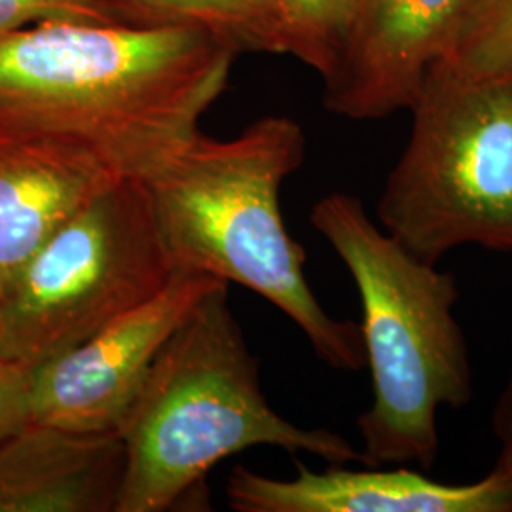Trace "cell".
Listing matches in <instances>:
<instances>
[{
	"label": "cell",
	"mask_w": 512,
	"mask_h": 512,
	"mask_svg": "<svg viewBox=\"0 0 512 512\" xmlns=\"http://www.w3.org/2000/svg\"><path fill=\"white\" fill-rule=\"evenodd\" d=\"M287 33V55L321 78L332 71L348 31L353 0H274Z\"/></svg>",
	"instance_id": "obj_14"
},
{
	"label": "cell",
	"mask_w": 512,
	"mask_h": 512,
	"mask_svg": "<svg viewBox=\"0 0 512 512\" xmlns=\"http://www.w3.org/2000/svg\"><path fill=\"white\" fill-rule=\"evenodd\" d=\"M236 57L184 23L50 21L0 35V143L145 183L200 133Z\"/></svg>",
	"instance_id": "obj_1"
},
{
	"label": "cell",
	"mask_w": 512,
	"mask_h": 512,
	"mask_svg": "<svg viewBox=\"0 0 512 512\" xmlns=\"http://www.w3.org/2000/svg\"><path fill=\"white\" fill-rule=\"evenodd\" d=\"M50 21L154 25L131 0H0V35Z\"/></svg>",
	"instance_id": "obj_15"
},
{
	"label": "cell",
	"mask_w": 512,
	"mask_h": 512,
	"mask_svg": "<svg viewBox=\"0 0 512 512\" xmlns=\"http://www.w3.org/2000/svg\"><path fill=\"white\" fill-rule=\"evenodd\" d=\"M310 222L348 268L363 306L372 403L357 418L361 463L429 471L439 458L440 408L473 399L467 338L454 315L458 281L410 255L355 196L321 198Z\"/></svg>",
	"instance_id": "obj_4"
},
{
	"label": "cell",
	"mask_w": 512,
	"mask_h": 512,
	"mask_svg": "<svg viewBox=\"0 0 512 512\" xmlns=\"http://www.w3.org/2000/svg\"><path fill=\"white\" fill-rule=\"evenodd\" d=\"M306 135L289 116H264L236 137L202 131L147 181L154 219L175 270L238 283L283 311L319 359L365 368L361 325L329 315L311 291L306 253L281 213V186L300 169Z\"/></svg>",
	"instance_id": "obj_2"
},
{
	"label": "cell",
	"mask_w": 512,
	"mask_h": 512,
	"mask_svg": "<svg viewBox=\"0 0 512 512\" xmlns=\"http://www.w3.org/2000/svg\"><path fill=\"white\" fill-rule=\"evenodd\" d=\"M118 435L126 471L116 512L194 505L220 461L256 446L311 454L330 465L361 461L329 429L285 420L260 389L258 363L219 285L165 344Z\"/></svg>",
	"instance_id": "obj_3"
},
{
	"label": "cell",
	"mask_w": 512,
	"mask_h": 512,
	"mask_svg": "<svg viewBox=\"0 0 512 512\" xmlns=\"http://www.w3.org/2000/svg\"><path fill=\"white\" fill-rule=\"evenodd\" d=\"M494 435L499 442V456L495 469L512 478V376L501 391L492 416Z\"/></svg>",
	"instance_id": "obj_17"
},
{
	"label": "cell",
	"mask_w": 512,
	"mask_h": 512,
	"mask_svg": "<svg viewBox=\"0 0 512 512\" xmlns=\"http://www.w3.org/2000/svg\"><path fill=\"white\" fill-rule=\"evenodd\" d=\"M469 0H353L338 59L323 78V107L378 120L414 105L442 61Z\"/></svg>",
	"instance_id": "obj_8"
},
{
	"label": "cell",
	"mask_w": 512,
	"mask_h": 512,
	"mask_svg": "<svg viewBox=\"0 0 512 512\" xmlns=\"http://www.w3.org/2000/svg\"><path fill=\"white\" fill-rule=\"evenodd\" d=\"M222 283L177 270L147 302L31 370L29 421L78 433H118L169 338Z\"/></svg>",
	"instance_id": "obj_7"
},
{
	"label": "cell",
	"mask_w": 512,
	"mask_h": 512,
	"mask_svg": "<svg viewBox=\"0 0 512 512\" xmlns=\"http://www.w3.org/2000/svg\"><path fill=\"white\" fill-rule=\"evenodd\" d=\"M31 370L0 357V442L29 421Z\"/></svg>",
	"instance_id": "obj_16"
},
{
	"label": "cell",
	"mask_w": 512,
	"mask_h": 512,
	"mask_svg": "<svg viewBox=\"0 0 512 512\" xmlns=\"http://www.w3.org/2000/svg\"><path fill=\"white\" fill-rule=\"evenodd\" d=\"M152 23L196 25L239 54L287 55L274 0H131Z\"/></svg>",
	"instance_id": "obj_12"
},
{
	"label": "cell",
	"mask_w": 512,
	"mask_h": 512,
	"mask_svg": "<svg viewBox=\"0 0 512 512\" xmlns=\"http://www.w3.org/2000/svg\"><path fill=\"white\" fill-rule=\"evenodd\" d=\"M124 471L118 433L27 421L0 442V512H116Z\"/></svg>",
	"instance_id": "obj_10"
},
{
	"label": "cell",
	"mask_w": 512,
	"mask_h": 512,
	"mask_svg": "<svg viewBox=\"0 0 512 512\" xmlns=\"http://www.w3.org/2000/svg\"><path fill=\"white\" fill-rule=\"evenodd\" d=\"M112 181L0 143V300L55 232Z\"/></svg>",
	"instance_id": "obj_11"
},
{
	"label": "cell",
	"mask_w": 512,
	"mask_h": 512,
	"mask_svg": "<svg viewBox=\"0 0 512 512\" xmlns=\"http://www.w3.org/2000/svg\"><path fill=\"white\" fill-rule=\"evenodd\" d=\"M177 270L147 186H109L63 224L0 300V357L35 370L160 293Z\"/></svg>",
	"instance_id": "obj_6"
},
{
	"label": "cell",
	"mask_w": 512,
	"mask_h": 512,
	"mask_svg": "<svg viewBox=\"0 0 512 512\" xmlns=\"http://www.w3.org/2000/svg\"><path fill=\"white\" fill-rule=\"evenodd\" d=\"M368 469L317 473L296 461V476L281 480L238 465L226 497L238 512H512V478L495 467L471 484H442L406 465Z\"/></svg>",
	"instance_id": "obj_9"
},
{
	"label": "cell",
	"mask_w": 512,
	"mask_h": 512,
	"mask_svg": "<svg viewBox=\"0 0 512 512\" xmlns=\"http://www.w3.org/2000/svg\"><path fill=\"white\" fill-rule=\"evenodd\" d=\"M442 63L467 78L512 74V0H469Z\"/></svg>",
	"instance_id": "obj_13"
},
{
	"label": "cell",
	"mask_w": 512,
	"mask_h": 512,
	"mask_svg": "<svg viewBox=\"0 0 512 512\" xmlns=\"http://www.w3.org/2000/svg\"><path fill=\"white\" fill-rule=\"evenodd\" d=\"M410 110L380 226L429 264L461 245L512 253V74L467 78L439 61Z\"/></svg>",
	"instance_id": "obj_5"
}]
</instances>
